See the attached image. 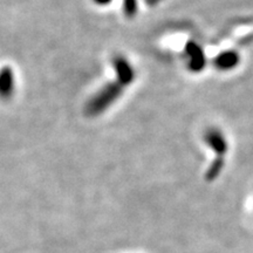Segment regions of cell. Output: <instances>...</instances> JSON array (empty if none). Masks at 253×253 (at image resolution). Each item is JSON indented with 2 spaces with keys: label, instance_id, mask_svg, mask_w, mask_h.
Masks as SVG:
<instances>
[{
  "label": "cell",
  "instance_id": "1",
  "mask_svg": "<svg viewBox=\"0 0 253 253\" xmlns=\"http://www.w3.org/2000/svg\"><path fill=\"white\" fill-rule=\"evenodd\" d=\"M15 91V74L11 66L0 68V99L9 100Z\"/></svg>",
  "mask_w": 253,
  "mask_h": 253
}]
</instances>
